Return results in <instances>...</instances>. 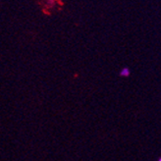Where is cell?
Instances as JSON below:
<instances>
[{"label":"cell","mask_w":161,"mask_h":161,"mask_svg":"<svg viewBox=\"0 0 161 161\" xmlns=\"http://www.w3.org/2000/svg\"><path fill=\"white\" fill-rule=\"evenodd\" d=\"M130 73H131V71H130V69L129 68H127V67H125V68H123L122 70L120 71V76L121 77H129L130 76Z\"/></svg>","instance_id":"1"},{"label":"cell","mask_w":161,"mask_h":161,"mask_svg":"<svg viewBox=\"0 0 161 161\" xmlns=\"http://www.w3.org/2000/svg\"><path fill=\"white\" fill-rule=\"evenodd\" d=\"M158 161H161V157H160V158L158 159Z\"/></svg>","instance_id":"2"}]
</instances>
